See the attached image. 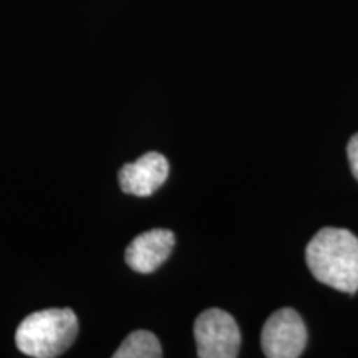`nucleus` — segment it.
Masks as SVG:
<instances>
[{
    "label": "nucleus",
    "mask_w": 358,
    "mask_h": 358,
    "mask_svg": "<svg viewBox=\"0 0 358 358\" xmlns=\"http://www.w3.org/2000/svg\"><path fill=\"white\" fill-rule=\"evenodd\" d=\"M306 261L317 280L345 294L358 290V239L347 229L325 227L307 245Z\"/></svg>",
    "instance_id": "nucleus-1"
},
{
    "label": "nucleus",
    "mask_w": 358,
    "mask_h": 358,
    "mask_svg": "<svg viewBox=\"0 0 358 358\" xmlns=\"http://www.w3.org/2000/svg\"><path fill=\"white\" fill-rule=\"evenodd\" d=\"M78 335L71 308H45L22 320L15 332L17 348L34 358H55L69 350Z\"/></svg>",
    "instance_id": "nucleus-2"
},
{
    "label": "nucleus",
    "mask_w": 358,
    "mask_h": 358,
    "mask_svg": "<svg viewBox=\"0 0 358 358\" xmlns=\"http://www.w3.org/2000/svg\"><path fill=\"white\" fill-rule=\"evenodd\" d=\"M194 338L201 358H234L239 355V325L231 313L208 308L194 322Z\"/></svg>",
    "instance_id": "nucleus-3"
},
{
    "label": "nucleus",
    "mask_w": 358,
    "mask_h": 358,
    "mask_svg": "<svg viewBox=\"0 0 358 358\" xmlns=\"http://www.w3.org/2000/svg\"><path fill=\"white\" fill-rule=\"evenodd\" d=\"M264 355L268 358H297L307 345V329L294 308H280L268 317L261 334Z\"/></svg>",
    "instance_id": "nucleus-4"
},
{
    "label": "nucleus",
    "mask_w": 358,
    "mask_h": 358,
    "mask_svg": "<svg viewBox=\"0 0 358 358\" xmlns=\"http://www.w3.org/2000/svg\"><path fill=\"white\" fill-rule=\"evenodd\" d=\"M169 174V163L163 155L150 151L134 163H128L118 174L120 186L127 194L151 196L158 191Z\"/></svg>",
    "instance_id": "nucleus-5"
},
{
    "label": "nucleus",
    "mask_w": 358,
    "mask_h": 358,
    "mask_svg": "<svg viewBox=\"0 0 358 358\" xmlns=\"http://www.w3.org/2000/svg\"><path fill=\"white\" fill-rule=\"evenodd\" d=\"M174 248V234L168 229H151L129 243L124 259L133 271L151 274L166 262Z\"/></svg>",
    "instance_id": "nucleus-6"
},
{
    "label": "nucleus",
    "mask_w": 358,
    "mask_h": 358,
    "mask_svg": "<svg viewBox=\"0 0 358 358\" xmlns=\"http://www.w3.org/2000/svg\"><path fill=\"white\" fill-rule=\"evenodd\" d=\"M115 358H159L163 357L159 340L148 330H136L129 334L118 350L113 353Z\"/></svg>",
    "instance_id": "nucleus-7"
},
{
    "label": "nucleus",
    "mask_w": 358,
    "mask_h": 358,
    "mask_svg": "<svg viewBox=\"0 0 358 358\" xmlns=\"http://www.w3.org/2000/svg\"><path fill=\"white\" fill-rule=\"evenodd\" d=\"M347 155H348V163H350L353 176H355V179L358 181V133L353 134L352 140L348 141Z\"/></svg>",
    "instance_id": "nucleus-8"
}]
</instances>
